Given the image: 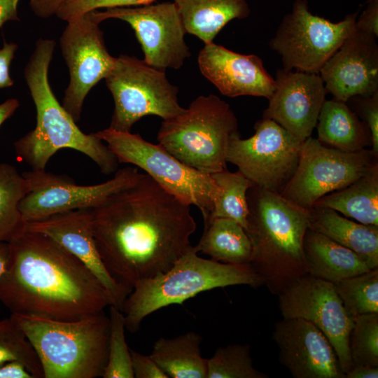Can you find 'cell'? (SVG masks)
<instances>
[{
    "label": "cell",
    "mask_w": 378,
    "mask_h": 378,
    "mask_svg": "<svg viewBox=\"0 0 378 378\" xmlns=\"http://www.w3.org/2000/svg\"><path fill=\"white\" fill-rule=\"evenodd\" d=\"M333 284L346 310L353 318L378 313V267Z\"/></svg>",
    "instance_id": "cell-31"
},
{
    "label": "cell",
    "mask_w": 378,
    "mask_h": 378,
    "mask_svg": "<svg viewBox=\"0 0 378 378\" xmlns=\"http://www.w3.org/2000/svg\"><path fill=\"white\" fill-rule=\"evenodd\" d=\"M28 230L46 234L79 259L108 291L113 305L122 310L132 290L118 283L105 267L97 250L90 209H76L25 223Z\"/></svg>",
    "instance_id": "cell-21"
},
{
    "label": "cell",
    "mask_w": 378,
    "mask_h": 378,
    "mask_svg": "<svg viewBox=\"0 0 378 378\" xmlns=\"http://www.w3.org/2000/svg\"><path fill=\"white\" fill-rule=\"evenodd\" d=\"M253 367L248 344L219 347L207 359L206 378H267Z\"/></svg>",
    "instance_id": "cell-33"
},
{
    "label": "cell",
    "mask_w": 378,
    "mask_h": 378,
    "mask_svg": "<svg viewBox=\"0 0 378 378\" xmlns=\"http://www.w3.org/2000/svg\"><path fill=\"white\" fill-rule=\"evenodd\" d=\"M277 295L283 318L304 319L324 334L345 375L352 367L349 337L354 318L346 310L334 284L307 274Z\"/></svg>",
    "instance_id": "cell-16"
},
{
    "label": "cell",
    "mask_w": 378,
    "mask_h": 378,
    "mask_svg": "<svg viewBox=\"0 0 378 378\" xmlns=\"http://www.w3.org/2000/svg\"><path fill=\"white\" fill-rule=\"evenodd\" d=\"M262 118L274 120L301 142L316 127L327 91L319 74L279 69Z\"/></svg>",
    "instance_id": "cell-17"
},
{
    "label": "cell",
    "mask_w": 378,
    "mask_h": 378,
    "mask_svg": "<svg viewBox=\"0 0 378 378\" xmlns=\"http://www.w3.org/2000/svg\"><path fill=\"white\" fill-rule=\"evenodd\" d=\"M66 22L59 45L69 69V82L62 105L77 122L86 96L110 74L116 57L108 52L100 23L91 11Z\"/></svg>",
    "instance_id": "cell-13"
},
{
    "label": "cell",
    "mask_w": 378,
    "mask_h": 378,
    "mask_svg": "<svg viewBox=\"0 0 378 378\" xmlns=\"http://www.w3.org/2000/svg\"><path fill=\"white\" fill-rule=\"evenodd\" d=\"M254 130L249 138L239 133L231 138L227 162L254 186L280 193L297 168L302 142L268 118L258 120Z\"/></svg>",
    "instance_id": "cell-12"
},
{
    "label": "cell",
    "mask_w": 378,
    "mask_h": 378,
    "mask_svg": "<svg viewBox=\"0 0 378 378\" xmlns=\"http://www.w3.org/2000/svg\"><path fill=\"white\" fill-rule=\"evenodd\" d=\"M109 338L107 363L103 378H134L130 348L125 340V321L122 310L109 306Z\"/></svg>",
    "instance_id": "cell-34"
},
{
    "label": "cell",
    "mask_w": 378,
    "mask_h": 378,
    "mask_svg": "<svg viewBox=\"0 0 378 378\" xmlns=\"http://www.w3.org/2000/svg\"><path fill=\"white\" fill-rule=\"evenodd\" d=\"M318 140L344 152L365 148L371 137L365 122L346 102L332 99L324 102L317 121Z\"/></svg>",
    "instance_id": "cell-25"
},
{
    "label": "cell",
    "mask_w": 378,
    "mask_h": 378,
    "mask_svg": "<svg viewBox=\"0 0 378 378\" xmlns=\"http://www.w3.org/2000/svg\"><path fill=\"white\" fill-rule=\"evenodd\" d=\"M20 0H0V29L8 21L20 20L18 5Z\"/></svg>",
    "instance_id": "cell-43"
},
{
    "label": "cell",
    "mask_w": 378,
    "mask_h": 378,
    "mask_svg": "<svg viewBox=\"0 0 378 378\" xmlns=\"http://www.w3.org/2000/svg\"><path fill=\"white\" fill-rule=\"evenodd\" d=\"M200 72L224 96L270 99L275 79L256 55L241 54L214 42L204 44L197 58Z\"/></svg>",
    "instance_id": "cell-20"
},
{
    "label": "cell",
    "mask_w": 378,
    "mask_h": 378,
    "mask_svg": "<svg viewBox=\"0 0 378 378\" xmlns=\"http://www.w3.org/2000/svg\"><path fill=\"white\" fill-rule=\"evenodd\" d=\"M312 207L331 209L357 222L378 226V164L346 187L320 198Z\"/></svg>",
    "instance_id": "cell-26"
},
{
    "label": "cell",
    "mask_w": 378,
    "mask_h": 378,
    "mask_svg": "<svg viewBox=\"0 0 378 378\" xmlns=\"http://www.w3.org/2000/svg\"><path fill=\"white\" fill-rule=\"evenodd\" d=\"M68 0H29V6L34 13L41 18L56 15Z\"/></svg>",
    "instance_id": "cell-41"
},
{
    "label": "cell",
    "mask_w": 378,
    "mask_h": 378,
    "mask_svg": "<svg viewBox=\"0 0 378 378\" xmlns=\"http://www.w3.org/2000/svg\"><path fill=\"white\" fill-rule=\"evenodd\" d=\"M358 11L337 22L313 14L307 0H295L270 47L281 57L284 69L319 74L328 59L355 29Z\"/></svg>",
    "instance_id": "cell-10"
},
{
    "label": "cell",
    "mask_w": 378,
    "mask_h": 378,
    "mask_svg": "<svg viewBox=\"0 0 378 378\" xmlns=\"http://www.w3.org/2000/svg\"><path fill=\"white\" fill-rule=\"evenodd\" d=\"M134 376L136 378H169L149 356L130 349Z\"/></svg>",
    "instance_id": "cell-38"
},
{
    "label": "cell",
    "mask_w": 378,
    "mask_h": 378,
    "mask_svg": "<svg viewBox=\"0 0 378 378\" xmlns=\"http://www.w3.org/2000/svg\"><path fill=\"white\" fill-rule=\"evenodd\" d=\"M9 256V246L8 242H0V276L5 271Z\"/></svg>",
    "instance_id": "cell-46"
},
{
    "label": "cell",
    "mask_w": 378,
    "mask_h": 378,
    "mask_svg": "<svg viewBox=\"0 0 378 378\" xmlns=\"http://www.w3.org/2000/svg\"><path fill=\"white\" fill-rule=\"evenodd\" d=\"M237 133L230 104L211 94L198 96L181 113L163 120L157 140L186 165L210 175L227 169L229 143Z\"/></svg>",
    "instance_id": "cell-7"
},
{
    "label": "cell",
    "mask_w": 378,
    "mask_h": 378,
    "mask_svg": "<svg viewBox=\"0 0 378 378\" xmlns=\"http://www.w3.org/2000/svg\"><path fill=\"white\" fill-rule=\"evenodd\" d=\"M195 251L228 264L249 265L251 244L245 230L236 221L225 218L204 220V232Z\"/></svg>",
    "instance_id": "cell-28"
},
{
    "label": "cell",
    "mask_w": 378,
    "mask_h": 378,
    "mask_svg": "<svg viewBox=\"0 0 378 378\" xmlns=\"http://www.w3.org/2000/svg\"><path fill=\"white\" fill-rule=\"evenodd\" d=\"M17 50V44L7 42H4L0 49V89L10 88L14 84L10 75V66Z\"/></svg>",
    "instance_id": "cell-40"
},
{
    "label": "cell",
    "mask_w": 378,
    "mask_h": 378,
    "mask_svg": "<svg viewBox=\"0 0 378 378\" xmlns=\"http://www.w3.org/2000/svg\"><path fill=\"white\" fill-rule=\"evenodd\" d=\"M303 247L308 274L332 283L371 270L353 251L309 228Z\"/></svg>",
    "instance_id": "cell-23"
},
{
    "label": "cell",
    "mask_w": 378,
    "mask_h": 378,
    "mask_svg": "<svg viewBox=\"0 0 378 378\" xmlns=\"http://www.w3.org/2000/svg\"><path fill=\"white\" fill-rule=\"evenodd\" d=\"M0 378H34L20 362L12 361L0 365Z\"/></svg>",
    "instance_id": "cell-42"
},
{
    "label": "cell",
    "mask_w": 378,
    "mask_h": 378,
    "mask_svg": "<svg viewBox=\"0 0 378 378\" xmlns=\"http://www.w3.org/2000/svg\"><path fill=\"white\" fill-rule=\"evenodd\" d=\"M155 0H68L56 16L68 20L99 8L138 6L153 4Z\"/></svg>",
    "instance_id": "cell-36"
},
{
    "label": "cell",
    "mask_w": 378,
    "mask_h": 378,
    "mask_svg": "<svg viewBox=\"0 0 378 378\" xmlns=\"http://www.w3.org/2000/svg\"><path fill=\"white\" fill-rule=\"evenodd\" d=\"M202 336L193 331L174 338L160 337L150 356L172 378H206L207 358L202 356Z\"/></svg>",
    "instance_id": "cell-27"
},
{
    "label": "cell",
    "mask_w": 378,
    "mask_h": 378,
    "mask_svg": "<svg viewBox=\"0 0 378 378\" xmlns=\"http://www.w3.org/2000/svg\"><path fill=\"white\" fill-rule=\"evenodd\" d=\"M55 41L39 38L24 67V77L35 105V127L14 143L17 157L31 169L43 170L56 152L63 148L88 156L106 175L118 169L119 162L106 144L94 133L83 132L59 103L50 87L48 69Z\"/></svg>",
    "instance_id": "cell-3"
},
{
    "label": "cell",
    "mask_w": 378,
    "mask_h": 378,
    "mask_svg": "<svg viewBox=\"0 0 378 378\" xmlns=\"http://www.w3.org/2000/svg\"><path fill=\"white\" fill-rule=\"evenodd\" d=\"M349 351L352 367H378V313L354 318L349 337Z\"/></svg>",
    "instance_id": "cell-35"
},
{
    "label": "cell",
    "mask_w": 378,
    "mask_h": 378,
    "mask_svg": "<svg viewBox=\"0 0 378 378\" xmlns=\"http://www.w3.org/2000/svg\"><path fill=\"white\" fill-rule=\"evenodd\" d=\"M264 285L250 265L223 263L199 256L193 246L167 271L137 283L122 307L125 328L137 332L143 320L171 304H182L200 293L217 288Z\"/></svg>",
    "instance_id": "cell-6"
},
{
    "label": "cell",
    "mask_w": 378,
    "mask_h": 378,
    "mask_svg": "<svg viewBox=\"0 0 378 378\" xmlns=\"http://www.w3.org/2000/svg\"><path fill=\"white\" fill-rule=\"evenodd\" d=\"M101 258L112 276L132 290L169 269L192 246L196 222L186 204L146 174L90 209Z\"/></svg>",
    "instance_id": "cell-1"
},
{
    "label": "cell",
    "mask_w": 378,
    "mask_h": 378,
    "mask_svg": "<svg viewBox=\"0 0 378 378\" xmlns=\"http://www.w3.org/2000/svg\"><path fill=\"white\" fill-rule=\"evenodd\" d=\"M186 33L204 44L214 42L230 21L246 18L251 13L247 0H174Z\"/></svg>",
    "instance_id": "cell-24"
},
{
    "label": "cell",
    "mask_w": 378,
    "mask_h": 378,
    "mask_svg": "<svg viewBox=\"0 0 378 378\" xmlns=\"http://www.w3.org/2000/svg\"><path fill=\"white\" fill-rule=\"evenodd\" d=\"M247 201L249 265L269 290L278 295L308 274L303 245L309 211L279 192L254 185L248 190Z\"/></svg>",
    "instance_id": "cell-4"
},
{
    "label": "cell",
    "mask_w": 378,
    "mask_h": 378,
    "mask_svg": "<svg viewBox=\"0 0 378 378\" xmlns=\"http://www.w3.org/2000/svg\"><path fill=\"white\" fill-rule=\"evenodd\" d=\"M16 361L34 378H43L41 362L31 344L11 316L0 321V365Z\"/></svg>",
    "instance_id": "cell-32"
},
{
    "label": "cell",
    "mask_w": 378,
    "mask_h": 378,
    "mask_svg": "<svg viewBox=\"0 0 378 378\" xmlns=\"http://www.w3.org/2000/svg\"><path fill=\"white\" fill-rule=\"evenodd\" d=\"M8 243L0 301L12 314L75 321L113 304L95 275L50 237L24 226Z\"/></svg>",
    "instance_id": "cell-2"
},
{
    "label": "cell",
    "mask_w": 378,
    "mask_h": 378,
    "mask_svg": "<svg viewBox=\"0 0 378 378\" xmlns=\"http://www.w3.org/2000/svg\"><path fill=\"white\" fill-rule=\"evenodd\" d=\"M114 101L108 128L131 132L133 125L147 115L167 120L183 110L178 102V89L165 71L134 56L120 55L105 78Z\"/></svg>",
    "instance_id": "cell-9"
},
{
    "label": "cell",
    "mask_w": 378,
    "mask_h": 378,
    "mask_svg": "<svg viewBox=\"0 0 378 378\" xmlns=\"http://www.w3.org/2000/svg\"><path fill=\"white\" fill-rule=\"evenodd\" d=\"M377 158L372 150L344 152L309 136L302 142L297 168L280 194L310 209L322 197L365 174L377 162Z\"/></svg>",
    "instance_id": "cell-11"
},
{
    "label": "cell",
    "mask_w": 378,
    "mask_h": 378,
    "mask_svg": "<svg viewBox=\"0 0 378 378\" xmlns=\"http://www.w3.org/2000/svg\"><path fill=\"white\" fill-rule=\"evenodd\" d=\"M91 12L99 23L108 19L128 23L141 45L143 60L152 67L163 71L178 69L191 55L185 41L186 31L174 1Z\"/></svg>",
    "instance_id": "cell-15"
},
{
    "label": "cell",
    "mask_w": 378,
    "mask_h": 378,
    "mask_svg": "<svg viewBox=\"0 0 378 378\" xmlns=\"http://www.w3.org/2000/svg\"><path fill=\"white\" fill-rule=\"evenodd\" d=\"M113 153L119 163L141 169L160 186L188 205L197 206L204 220L209 217L220 189L211 175L193 169L161 145L140 134L106 128L94 133Z\"/></svg>",
    "instance_id": "cell-8"
},
{
    "label": "cell",
    "mask_w": 378,
    "mask_h": 378,
    "mask_svg": "<svg viewBox=\"0 0 378 378\" xmlns=\"http://www.w3.org/2000/svg\"><path fill=\"white\" fill-rule=\"evenodd\" d=\"M140 174L137 167H128L117 170L106 182L79 186L65 175L31 169L22 173L29 190L21 200L19 209L24 221L29 223L71 210L92 209L131 185Z\"/></svg>",
    "instance_id": "cell-14"
},
{
    "label": "cell",
    "mask_w": 378,
    "mask_h": 378,
    "mask_svg": "<svg viewBox=\"0 0 378 378\" xmlns=\"http://www.w3.org/2000/svg\"><path fill=\"white\" fill-rule=\"evenodd\" d=\"M279 360L294 378H344L335 351L312 323L298 318L275 323Z\"/></svg>",
    "instance_id": "cell-18"
},
{
    "label": "cell",
    "mask_w": 378,
    "mask_h": 378,
    "mask_svg": "<svg viewBox=\"0 0 378 378\" xmlns=\"http://www.w3.org/2000/svg\"><path fill=\"white\" fill-rule=\"evenodd\" d=\"M41 362L43 378L102 377L109 317L104 311L75 321L11 314Z\"/></svg>",
    "instance_id": "cell-5"
},
{
    "label": "cell",
    "mask_w": 378,
    "mask_h": 378,
    "mask_svg": "<svg viewBox=\"0 0 378 378\" xmlns=\"http://www.w3.org/2000/svg\"><path fill=\"white\" fill-rule=\"evenodd\" d=\"M327 92L346 102L378 92L377 37L355 29L319 72Z\"/></svg>",
    "instance_id": "cell-19"
},
{
    "label": "cell",
    "mask_w": 378,
    "mask_h": 378,
    "mask_svg": "<svg viewBox=\"0 0 378 378\" xmlns=\"http://www.w3.org/2000/svg\"><path fill=\"white\" fill-rule=\"evenodd\" d=\"M20 106L17 99L11 98L0 104V127L9 118H10Z\"/></svg>",
    "instance_id": "cell-45"
},
{
    "label": "cell",
    "mask_w": 378,
    "mask_h": 378,
    "mask_svg": "<svg viewBox=\"0 0 378 378\" xmlns=\"http://www.w3.org/2000/svg\"><path fill=\"white\" fill-rule=\"evenodd\" d=\"M309 211L310 230L353 251L370 269L378 267V226L355 222L328 208Z\"/></svg>",
    "instance_id": "cell-22"
},
{
    "label": "cell",
    "mask_w": 378,
    "mask_h": 378,
    "mask_svg": "<svg viewBox=\"0 0 378 378\" xmlns=\"http://www.w3.org/2000/svg\"><path fill=\"white\" fill-rule=\"evenodd\" d=\"M378 367L368 365L353 366L351 370L345 374L344 378H377Z\"/></svg>",
    "instance_id": "cell-44"
},
{
    "label": "cell",
    "mask_w": 378,
    "mask_h": 378,
    "mask_svg": "<svg viewBox=\"0 0 378 378\" xmlns=\"http://www.w3.org/2000/svg\"><path fill=\"white\" fill-rule=\"evenodd\" d=\"M210 175L220 188V195L211 215L204 220L214 218H229L246 230L249 214L247 192L253 183L239 170L231 172L226 169Z\"/></svg>",
    "instance_id": "cell-30"
},
{
    "label": "cell",
    "mask_w": 378,
    "mask_h": 378,
    "mask_svg": "<svg viewBox=\"0 0 378 378\" xmlns=\"http://www.w3.org/2000/svg\"><path fill=\"white\" fill-rule=\"evenodd\" d=\"M355 100L359 108L360 115L363 118L371 137L372 152L378 155V92L368 96H356L351 97Z\"/></svg>",
    "instance_id": "cell-37"
},
{
    "label": "cell",
    "mask_w": 378,
    "mask_h": 378,
    "mask_svg": "<svg viewBox=\"0 0 378 378\" xmlns=\"http://www.w3.org/2000/svg\"><path fill=\"white\" fill-rule=\"evenodd\" d=\"M355 27L364 33L378 36V0H367L362 13L358 14Z\"/></svg>",
    "instance_id": "cell-39"
},
{
    "label": "cell",
    "mask_w": 378,
    "mask_h": 378,
    "mask_svg": "<svg viewBox=\"0 0 378 378\" xmlns=\"http://www.w3.org/2000/svg\"><path fill=\"white\" fill-rule=\"evenodd\" d=\"M28 190L22 174L10 164L0 163V242H8L24 229L19 204Z\"/></svg>",
    "instance_id": "cell-29"
}]
</instances>
